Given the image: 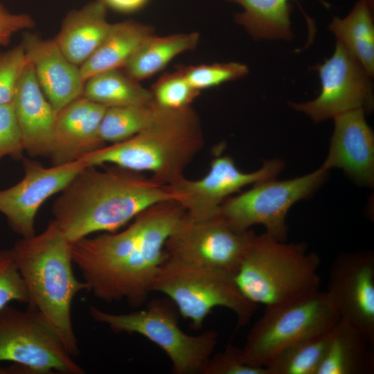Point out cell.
Wrapping results in <instances>:
<instances>
[{"label": "cell", "mask_w": 374, "mask_h": 374, "mask_svg": "<svg viewBox=\"0 0 374 374\" xmlns=\"http://www.w3.org/2000/svg\"><path fill=\"white\" fill-rule=\"evenodd\" d=\"M189 84L195 89H202L218 86L246 75L248 67L239 62L214 63L190 66H179Z\"/></svg>", "instance_id": "obj_30"}, {"label": "cell", "mask_w": 374, "mask_h": 374, "mask_svg": "<svg viewBox=\"0 0 374 374\" xmlns=\"http://www.w3.org/2000/svg\"><path fill=\"white\" fill-rule=\"evenodd\" d=\"M363 109H356L333 118L334 131L327 157L321 167L337 168L362 186L374 184V134Z\"/></svg>", "instance_id": "obj_16"}, {"label": "cell", "mask_w": 374, "mask_h": 374, "mask_svg": "<svg viewBox=\"0 0 374 374\" xmlns=\"http://www.w3.org/2000/svg\"><path fill=\"white\" fill-rule=\"evenodd\" d=\"M186 215L177 202L163 201L141 211L121 231L71 243L73 264L87 290L107 303L125 301L133 308L143 305L168 256L166 243Z\"/></svg>", "instance_id": "obj_1"}, {"label": "cell", "mask_w": 374, "mask_h": 374, "mask_svg": "<svg viewBox=\"0 0 374 374\" xmlns=\"http://www.w3.org/2000/svg\"><path fill=\"white\" fill-rule=\"evenodd\" d=\"M331 329L301 339L280 351L265 366L268 374H317Z\"/></svg>", "instance_id": "obj_27"}, {"label": "cell", "mask_w": 374, "mask_h": 374, "mask_svg": "<svg viewBox=\"0 0 374 374\" xmlns=\"http://www.w3.org/2000/svg\"><path fill=\"white\" fill-rule=\"evenodd\" d=\"M108 8L121 12H133L143 8L149 0H101Z\"/></svg>", "instance_id": "obj_36"}, {"label": "cell", "mask_w": 374, "mask_h": 374, "mask_svg": "<svg viewBox=\"0 0 374 374\" xmlns=\"http://www.w3.org/2000/svg\"><path fill=\"white\" fill-rule=\"evenodd\" d=\"M373 344L361 332L339 320L332 328L317 374H367L374 371Z\"/></svg>", "instance_id": "obj_21"}, {"label": "cell", "mask_w": 374, "mask_h": 374, "mask_svg": "<svg viewBox=\"0 0 374 374\" xmlns=\"http://www.w3.org/2000/svg\"><path fill=\"white\" fill-rule=\"evenodd\" d=\"M256 235L251 229H234L220 214L200 221L186 215L166 250L170 256L235 275Z\"/></svg>", "instance_id": "obj_11"}, {"label": "cell", "mask_w": 374, "mask_h": 374, "mask_svg": "<svg viewBox=\"0 0 374 374\" xmlns=\"http://www.w3.org/2000/svg\"><path fill=\"white\" fill-rule=\"evenodd\" d=\"M159 106L153 102L107 107L99 127L103 142L118 143L126 140L147 127L154 119Z\"/></svg>", "instance_id": "obj_28"}, {"label": "cell", "mask_w": 374, "mask_h": 374, "mask_svg": "<svg viewBox=\"0 0 374 374\" xmlns=\"http://www.w3.org/2000/svg\"><path fill=\"white\" fill-rule=\"evenodd\" d=\"M10 249L28 291V308L46 319L71 356H78L71 306L88 287L73 273L71 242L51 221L42 232L21 238Z\"/></svg>", "instance_id": "obj_3"}, {"label": "cell", "mask_w": 374, "mask_h": 374, "mask_svg": "<svg viewBox=\"0 0 374 374\" xmlns=\"http://www.w3.org/2000/svg\"><path fill=\"white\" fill-rule=\"evenodd\" d=\"M321 80V91L314 100L291 103L314 123L334 118L341 113L373 108L371 77L355 57L338 41L332 55L314 66Z\"/></svg>", "instance_id": "obj_12"}, {"label": "cell", "mask_w": 374, "mask_h": 374, "mask_svg": "<svg viewBox=\"0 0 374 374\" xmlns=\"http://www.w3.org/2000/svg\"><path fill=\"white\" fill-rule=\"evenodd\" d=\"M265 307L241 348L243 361L257 367H265L284 348L331 329L339 321L326 292L319 290Z\"/></svg>", "instance_id": "obj_8"}, {"label": "cell", "mask_w": 374, "mask_h": 374, "mask_svg": "<svg viewBox=\"0 0 374 374\" xmlns=\"http://www.w3.org/2000/svg\"><path fill=\"white\" fill-rule=\"evenodd\" d=\"M92 319L114 333L138 334L159 346L168 357L175 374H201L215 353L218 334L207 330L189 335L179 325V313L168 298L150 300L145 309L116 314L90 305Z\"/></svg>", "instance_id": "obj_7"}, {"label": "cell", "mask_w": 374, "mask_h": 374, "mask_svg": "<svg viewBox=\"0 0 374 374\" xmlns=\"http://www.w3.org/2000/svg\"><path fill=\"white\" fill-rule=\"evenodd\" d=\"M319 265L305 243H285L265 232L255 236L234 279L248 300L267 306L319 290Z\"/></svg>", "instance_id": "obj_5"}, {"label": "cell", "mask_w": 374, "mask_h": 374, "mask_svg": "<svg viewBox=\"0 0 374 374\" xmlns=\"http://www.w3.org/2000/svg\"><path fill=\"white\" fill-rule=\"evenodd\" d=\"M197 32L167 36L152 35L138 48L122 68L131 78L140 81L163 69L177 55L197 46Z\"/></svg>", "instance_id": "obj_24"}, {"label": "cell", "mask_w": 374, "mask_h": 374, "mask_svg": "<svg viewBox=\"0 0 374 374\" xmlns=\"http://www.w3.org/2000/svg\"><path fill=\"white\" fill-rule=\"evenodd\" d=\"M22 135L12 103L0 105V160L6 156L23 159Z\"/></svg>", "instance_id": "obj_34"}, {"label": "cell", "mask_w": 374, "mask_h": 374, "mask_svg": "<svg viewBox=\"0 0 374 374\" xmlns=\"http://www.w3.org/2000/svg\"><path fill=\"white\" fill-rule=\"evenodd\" d=\"M373 0H358L344 18L334 17L328 28L362 64L368 74H374Z\"/></svg>", "instance_id": "obj_23"}, {"label": "cell", "mask_w": 374, "mask_h": 374, "mask_svg": "<svg viewBox=\"0 0 374 374\" xmlns=\"http://www.w3.org/2000/svg\"><path fill=\"white\" fill-rule=\"evenodd\" d=\"M22 160V179L0 190V213L12 231L26 238L35 234V217L42 205L61 192L86 165L78 160L46 168L36 161Z\"/></svg>", "instance_id": "obj_15"}, {"label": "cell", "mask_w": 374, "mask_h": 374, "mask_svg": "<svg viewBox=\"0 0 374 374\" xmlns=\"http://www.w3.org/2000/svg\"><path fill=\"white\" fill-rule=\"evenodd\" d=\"M61 339L36 310L10 304L0 310V362L15 364L10 373L83 374Z\"/></svg>", "instance_id": "obj_9"}, {"label": "cell", "mask_w": 374, "mask_h": 374, "mask_svg": "<svg viewBox=\"0 0 374 374\" xmlns=\"http://www.w3.org/2000/svg\"><path fill=\"white\" fill-rule=\"evenodd\" d=\"M24 151L33 157L51 154L55 113L28 62L18 80L12 99Z\"/></svg>", "instance_id": "obj_19"}, {"label": "cell", "mask_w": 374, "mask_h": 374, "mask_svg": "<svg viewBox=\"0 0 374 374\" xmlns=\"http://www.w3.org/2000/svg\"><path fill=\"white\" fill-rule=\"evenodd\" d=\"M240 5L242 11L235 21L255 39H290L291 0H226Z\"/></svg>", "instance_id": "obj_25"}, {"label": "cell", "mask_w": 374, "mask_h": 374, "mask_svg": "<svg viewBox=\"0 0 374 374\" xmlns=\"http://www.w3.org/2000/svg\"><path fill=\"white\" fill-rule=\"evenodd\" d=\"M28 303V294L12 251L0 250V310L11 302Z\"/></svg>", "instance_id": "obj_31"}, {"label": "cell", "mask_w": 374, "mask_h": 374, "mask_svg": "<svg viewBox=\"0 0 374 374\" xmlns=\"http://www.w3.org/2000/svg\"><path fill=\"white\" fill-rule=\"evenodd\" d=\"M204 144L201 122L191 106L176 110L159 106L154 119L144 130L80 160L87 166L109 164L149 172L154 181L170 185L184 176L185 169Z\"/></svg>", "instance_id": "obj_4"}, {"label": "cell", "mask_w": 374, "mask_h": 374, "mask_svg": "<svg viewBox=\"0 0 374 374\" xmlns=\"http://www.w3.org/2000/svg\"><path fill=\"white\" fill-rule=\"evenodd\" d=\"M175 199L168 185L143 172L86 166L55 200L53 221L73 243L96 232L117 231L145 208Z\"/></svg>", "instance_id": "obj_2"}, {"label": "cell", "mask_w": 374, "mask_h": 374, "mask_svg": "<svg viewBox=\"0 0 374 374\" xmlns=\"http://www.w3.org/2000/svg\"><path fill=\"white\" fill-rule=\"evenodd\" d=\"M201 374H268L265 367L246 364L242 349L228 344L221 352L213 353L202 370Z\"/></svg>", "instance_id": "obj_33"}, {"label": "cell", "mask_w": 374, "mask_h": 374, "mask_svg": "<svg viewBox=\"0 0 374 374\" xmlns=\"http://www.w3.org/2000/svg\"><path fill=\"white\" fill-rule=\"evenodd\" d=\"M28 62L21 44L0 52V105L12 101L18 80Z\"/></svg>", "instance_id": "obj_32"}, {"label": "cell", "mask_w": 374, "mask_h": 374, "mask_svg": "<svg viewBox=\"0 0 374 374\" xmlns=\"http://www.w3.org/2000/svg\"><path fill=\"white\" fill-rule=\"evenodd\" d=\"M151 290L171 300L179 315L195 330L202 328L215 308L233 312L238 328L249 322L257 308L240 292L233 274L169 255L160 266Z\"/></svg>", "instance_id": "obj_6"}, {"label": "cell", "mask_w": 374, "mask_h": 374, "mask_svg": "<svg viewBox=\"0 0 374 374\" xmlns=\"http://www.w3.org/2000/svg\"><path fill=\"white\" fill-rule=\"evenodd\" d=\"M35 26L32 17L24 13H12L0 3V46H8L12 36Z\"/></svg>", "instance_id": "obj_35"}, {"label": "cell", "mask_w": 374, "mask_h": 374, "mask_svg": "<svg viewBox=\"0 0 374 374\" xmlns=\"http://www.w3.org/2000/svg\"><path fill=\"white\" fill-rule=\"evenodd\" d=\"M150 91L158 106L173 110L190 107L200 92L189 84L177 68L160 77Z\"/></svg>", "instance_id": "obj_29"}, {"label": "cell", "mask_w": 374, "mask_h": 374, "mask_svg": "<svg viewBox=\"0 0 374 374\" xmlns=\"http://www.w3.org/2000/svg\"><path fill=\"white\" fill-rule=\"evenodd\" d=\"M21 45L55 114L82 95L85 81L80 66L64 55L55 39H45L27 33Z\"/></svg>", "instance_id": "obj_17"}, {"label": "cell", "mask_w": 374, "mask_h": 374, "mask_svg": "<svg viewBox=\"0 0 374 374\" xmlns=\"http://www.w3.org/2000/svg\"><path fill=\"white\" fill-rule=\"evenodd\" d=\"M82 96L106 107L154 102L151 91L122 68L105 71L86 80Z\"/></svg>", "instance_id": "obj_26"}, {"label": "cell", "mask_w": 374, "mask_h": 374, "mask_svg": "<svg viewBox=\"0 0 374 374\" xmlns=\"http://www.w3.org/2000/svg\"><path fill=\"white\" fill-rule=\"evenodd\" d=\"M339 320L361 332L374 344V254L346 252L330 266L326 291Z\"/></svg>", "instance_id": "obj_14"}, {"label": "cell", "mask_w": 374, "mask_h": 374, "mask_svg": "<svg viewBox=\"0 0 374 374\" xmlns=\"http://www.w3.org/2000/svg\"><path fill=\"white\" fill-rule=\"evenodd\" d=\"M106 109L81 96L55 114L49 156L53 166L78 161L105 146L99 127Z\"/></svg>", "instance_id": "obj_18"}, {"label": "cell", "mask_w": 374, "mask_h": 374, "mask_svg": "<svg viewBox=\"0 0 374 374\" xmlns=\"http://www.w3.org/2000/svg\"><path fill=\"white\" fill-rule=\"evenodd\" d=\"M107 8L101 0H95L71 10L64 19L55 40L74 64H82L105 37L111 26L107 20Z\"/></svg>", "instance_id": "obj_20"}, {"label": "cell", "mask_w": 374, "mask_h": 374, "mask_svg": "<svg viewBox=\"0 0 374 374\" xmlns=\"http://www.w3.org/2000/svg\"><path fill=\"white\" fill-rule=\"evenodd\" d=\"M328 170L320 166L313 172L287 180H264L249 190L229 197L221 205L220 215L234 229L246 231L262 224L266 233L285 241L286 217L296 202L308 198L326 181Z\"/></svg>", "instance_id": "obj_10"}, {"label": "cell", "mask_w": 374, "mask_h": 374, "mask_svg": "<svg viewBox=\"0 0 374 374\" xmlns=\"http://www.w3.org/2000/svg\"><path fill=\"white\" fill-rule=\"evenodd\" d=\"M284 167L281 159H269L260 169L244 172L230 156L218 155L211 161L204 177L190 180L183 176L168 186L175 195V201L184 208L187 216L200 221L219 215L221 205L232 194L245 186L276 178Z\"/></svg>", "instance_id": "obj_13"}, {"label": "cell", "mask_w": 374, "mask_h": 374, "mask_svg": "<svg viewBox=\"0 0 374 374\" xmlns=\"http://www.w3.org/2000/svg\"><path fill=\"white\" fill-rule=\"evenodd\" d=\"M152 35L153 28L150 26L134 20L111 24L100 46L80 66L84 81L96 73L123 68L141 44Z\"/></svg>", "instance_id": "obj_22"}]
</instances>
